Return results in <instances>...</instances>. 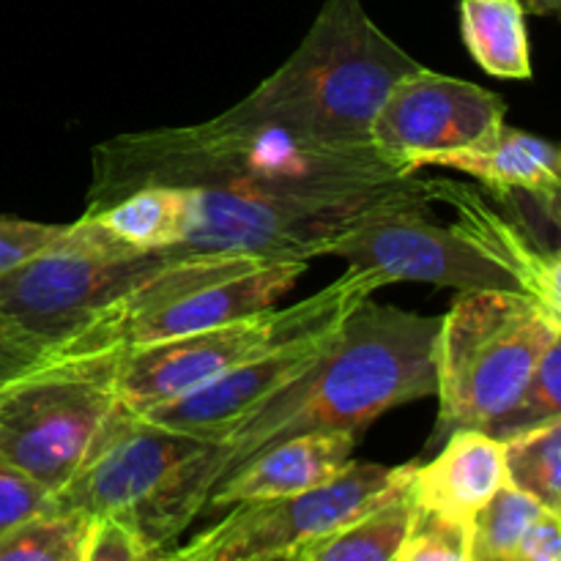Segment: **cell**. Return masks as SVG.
<instances>
[{"label": "cell", "mask_w": 561, "mask_h": 561, "mask_svg": "<svg viewBox=\"0 0 561 561\" xmlns=\"http://www.w3.org/2000/svg\"><path fill=\"white\" fill-rule=\"evenodd\" d=\"M140 186L195 192V230L179 247L263 261H312L362 217L425 190L373 146H332L233 107L195 126L129 131L93 148L85 211Z\"/></svg>", "instance_id": "obj_1"}, {"label": "cell", "mask_w": 561, "mask_h": 561, "mask_svg": "<svg viewBox=\"0 0 561 561\" xmlns=\"http://www.w3.org/2000/svg\"><path fill=\"white\" fill-rule=\"evenodd\" d=\"M438 323L442 318L362 301L316 365L181 466L162 496L129 526L142 548L164 551L208 507L214 488L272 444L323 431L359 436L387 411L436 392Z\"/></svg>", "instance_id": "obj_2"}, {"label": "cell", "mask_w": 561, "mask_h": 561, "mask_svg": "<svg viewBox=\"0 0 561 561\" xmlns=\"http://www.w3.org/2000/svg\"><path fill=\"white\" fill-rule=\"evenodd\" d=\"M416 66L359 0H323L296 53L233 110L318 142L373 146L378 107Z\"/></svg>", "instance_id": "obj_3"}, {"label": "cell", "mask_w": 561, "mask_h": 561, "mask_svg": "<svg viewBox=\"0 0 561 561\" xmlns=\"http://www.w3.org/2000/svg\"><path fill=\"white\" fill-rule=\"evenodd\" d=\"M561 340V318L513 290H469L438 323V422L431 444L485 431L518 400L531 370Z\"/></svg>", "instance_id": "obj_4"}, {"label": "cell", "mask_w": 561, "mask_h": 561, "mask_svg": "<svg viewBox=\"0 0 561 561\" xmlns=\"http://www.w3.org/2000/svg\"><path fill=\"white\" fill-rule=\"evenodd\" d=\"M383 285L387 283L376 272L348 268L316 296L290 307H268L222 327L118 354L113 359V389L118 405L140 416L206 387L222 373L274 345L337 329Z\"/></svg>", "instance_id": "obj_5"}, {"label": "cell", "mask_w": 561, "mask_h": 561, "mask_svg": "<svg viewBox=\"0 0 561 561\" xmlns=\"http://www.w3.org/2000/svg\"><path fill=\"white\" fill-rule=\"evenodd\" d=\"M168 261L170 252L129 250L80 217L53 244L0 274V321L47 356Z\"/></svg>", "instance_id": "obj_6"}, {"label": "cell", "mask_w": 561, "mask_h": 561, "mask_svg": "<svg viewBox=\"0 0 561 561\" xmlns=\"http://www.w3.org/2000/svg\"><path fill=\"white\" fill-rule=\"evenodd\" d=\"M113 359L42 362L0 387V458L58 493L118 405Z\"/></svg>", "instance_id": "obj_7"}, {"label": "cell", "mask_w": 561, "mask_h": 561, "mask_svg": "<svg viewBox=\"0 0 561 561\" xmlns=\"http://www.w3.org/2000/svg\"><path fill=\"white\" fill-rule=\"evenodd\" d=\"M414 466L351 460L334 480L268 502L233 504V513L190 542L206 561H279L409 493Z\"/></svg>", "instance_id": "obj_8"}, {"label": "cell", "mask_w": 561, "mask_h": 561, "mask_svg": "<svg viewBox=\"0 0 561 561\" xmlns=\"http://www.w3.org/2000/svg\"><path fill=\"white\" fill-rule=\"evenodd\" d=\"M431 179L425 190L373 208L327 247L348 268L376 272L383 283H427L438 288L513 290L520 285L458 225H438L431 214Z\"/></svg>", "instance_id": "obj_9"}, {"label": "cell", "mask_w": 561, "mask_h": 561, "mask_svg": "<svg viewBox=\"0 0 561 561\" xmlns=\"http://www.w3.org/2000/svg\"><path fill=\"white\" fill-rule=\"evenodd\" d=\"M208 444L115 405L80 469L53 493L55 513L118 518L131 526Z\"/></svg>", "instance_id": "obj_10"}, {"label": "cell", "mask_w": 561, "mask_h": 561, "mask_svg": "<svg viewBox=\"0 0 561 561\" xmlns=\"http://www.w3.org/2000/svg\"><path fill=\"white\" fill-rule=\"evenodd\" d=\"M507 104L469 80L416 66L400 77L378 107L370 142L403 173L425 170L433 157L477 148L499 135Z\"/></svg>", "instance_id": "obj_11"}, {"label": "cell", "mask_w": 561, "mask_h": 561, "mask_svg": "<svg viewBox=\"0 0 561 561\" xmlns=\"http://www.w3.org/2000/svg\"><path fill=\"white\" fill-rule=\"evenodd\" d=\"M305 272V261H274L239 274V277L219 279V283L175 296V299L159 301V305L146 307L121 321L91 323L75 337L60 343L58 348L49 351L44 362L107 359V356L126 354L140 345L186 337V334L203 332V329L255 316V312L274 307V301L283 299L285 294H290V288L299 283Z\"/></svg>", "instance_id": "obj_12"}, {"label": "cell", "mask_w": 561, "mask_h": 561, "mask_svg": "<svg viewBox=\"0 0 561 561\" xmlns=\"http://www.w3.org/2000/svg\"><path fill=\"white\" fill-rule=\"evenodd\" d=\"M337 329L274 345V348L236 365L233 370L222 373L206 387L195 389L179 400H170V403L146 411L140 416L159 427L186 433V436L206 438L214 444L222 442L257 405L266 403L279 389L288 387L294 378H299L307 367L316 365Z\"/></svg>", "instance_id": "obj_13"}, {"label": "cell", "mask_w": 561, "mask_h": 561, "mask_svg": "<svg viewBox=\"0 0 561 561\" xmlns=\"http://www.w3.org/2000/svg\"><path fill=\"white\" fill-rule=\"evenodd\" d=\"M431 201L453 206L455 225L518 279L520 294L561 318V263L553 247H542L518 217L499 211L477 186L431 179Z\"/></svg>", "instance_id": "obj_14"}, {"label": "cell", "mask_w": 561, "mask_h": 561, "mask_svg": "<svg viewBox=\"0 0 561 561\" xmlns=\"http://www.w3.org/2000/svg\"><path fill=\"white\" fill-rule=\"evenodd\" d=\"M356 442L359 436L351 431H323L272 444L219 482L208 499V507L268 502L312 491L334 480L354 460Z\"/></svg>", "instance_id": "obj_15"}, {"label": "cell", "mask_w": 561, "mask_h": 561, "mask_svg": "<svg viewBox=\"0 0 561 561\" xmlns=\"http://www.w3.org/2000/svg\"><path fill=\"white\" fill-rule=\"evenodd\" d=\"M425 168L458 170L485 184L493 195L529 197L542 217L559 225V192H561V157L553 142L513 129L504 124L496 137L466 151L433 157Z\"/></svg>", "instance_id": "obj_16"}, {"label": "cell", "mask_w": 561, "mask_h": 561, "mask_svg": "<svg viewBox=\"0 0 561 561\" xmlns=\"http://www.w3.org/2000/svg\"><path fill=\"white\" fill-rule=\"evenodd\" d=\"M442 444L431 463L414 466L411 502L442 518L471 524L507 482L504 444L485 431H458Z\"/></svg>", "instance_id": "obj_17"}, {"label": "cell", "mask_w": 561, "mask_h": 561, "mask_svg": "<svg viewBox=\"0 0 561 561\" xmlns=\"http://www.w3.org/2000/svg\"><path fill=\"white\" fill-rule=\"evenodd\" d=\"M82 217L129 250L173 252L195 230V192L181 186H140Z\"/></svg>", "instance_id": "obj_18"}, {"label": "cell", "mask_w": 561, "mask_h": 561, "mask_svg": "<svg viewBox=\"0 0 561 561\" xmlns=\"http://www.w3.org/2000/svg\"><path fill=\"white\" fill-rule=\"evenodd\" d=\"M460 36L471 58L491 77H531L526 11L518 0H460Z\"/></svg>", "instance_id": "obj_19"}, {"label": "cell", "mask_w": 561, "mask_h": 561, "mask_svg": "<svg viewBox=\"0 0 561 561\" xmlns=\"http://www.w3.org/2000/svg\"><path fill=\"white\" fill-rule=\"evenodd\" d=\"M411 493L373 510L365 518L321 537L296 553L299 561H394L414 518Z\"/></svg>", "instance_id": "obj_20"}, {"label": "cell", "mask_w": 561, "mask_h": 561, "mask_svg": "<svg viewBox=\"0 0 561 561\" xmlns=\"http://www.w3.org/2000/svg\"><path fill=\"white\" fill-rule=\"evenodd\" d=\"M504 444L507 485L540 502L548 513H561V416L529 427Z\"/></svg>", "instance_id": "obj_21"}, {"label": "cell", "mask_w": 561, "mask_h": 561, "mask_svg": "<svg viewBox=\"0 0 561 561\" xmlns=\"http://www.w3.org/2000/svg\"><path fill=\"white\" fill-rule=\"evenodd\" d=\"M546 513L540 502L526 496L518 488L504 482L491 502L471 520L474 531V557L480 559H513L520 537Z\"/></svg>", "instance_id": "obj_22"}, {"label": "cell", "mask_w": 561, "mask_h": 561, "mask_svg": "<svg viewBox=\"0 0 561 561\" xmlns=\"http://www.w3.org/2000/svg\"><path fill=\"white\" fill-rule=\"evenodd\" d=\"M561 416V340L551 343L531 370L529 381L520 389L518 400L485 427L499 442L518 436L529 427L546 425Z\"/></svg>", "instance_id": "obj_23"}, {"label": "cell", "mask_w": 561, "mask_h": 561, "mask_svg": "<svg viewBox=\"0 0 561 561\" xmlns=\"http://www.w3.org/2000/svg\"><path fill=\"white\" fill-rule=\"evenodd\" d=\"M88 518L49 513L0 537V561H80Z\"/></svg>", "instance_id": "obj_24"}, {"label": "cell", "mask_w": 561, "mask_h": 561, "mask_svg": "<svg viewBox=\"0 0 561 561\" xmlns=\"http://www.w3.org/2000/svg\"><path fill=\"white\" fill-rule=\"evenodd\" d=\"M394 561H474V531L416 507Z\"/></svg>", "instance_id": "obj_25"}, {"label": "cell", "mask_w": 561, "mask_h": 561, "mask_svg": "<svg viewBox=\"0 0 561 561\" xmlns=\"http://www.w3.org/2000/svg\"><path fill=\"white\" fill-rule=\"evenodd\" d=\"M49 513H55L53 493L0 458V537Z\"/></svg>", "instance_id": "obj_26"}, {"label": "cell", "mask_w": 561, "mask_h": 561, "mask_svg": "<svg viewBox=\"0 0 561 561\" xmlns=\"http://www.w3.org/2000/svg\"><path fill=\"white\" fill-rule=\"evenodd\" d=\"M148 551L118 518H88L80 561H142Z\"/></svg>", "instance_id": "obj_27"}, {"label": "cell", "mask_w": 561, "mask_h": 561, "mask_svg": "<svg viewBox=\"0 0 561 561\" xmlns=\"http://www.w3.org/2000/svg\"><path fill=\"white\" fill-rule=\"evenodd\" d=\"M66 225L31 222V219L0 217V274L20 266L31 255L42 252L44 247L53 244Z\"/></svg>", "instance_id": "obj_28"}, {"label": "cell", "mask_w": 561, "mask_h": 561, "mask_svg": "<svg viewBox=\"0 0 561 561\" xmlns=\"http://www.w3.org/2000/svg\"><path fill=\"white\" fill-rule=\"evenodd\" d=\"M510 561H561V526L557 513H542L520 537Z\"/></svg>", "instance_id": "obj_29"}, {"label": "cell", "mask_w": 561, "mask_h": 561, "mask_svg": "<svg viewBox=\"0 0 561 561\" xmlns=\"http://www.w3.org/2000/svg\"><path fill=\"white\" fill-rule=\"evenodd\" d=\"M42 351L33 348L14 329L0 321V387L31 373L33 367L42 365Z\"/></svg>", "instance_id": "obj_30"}, {"label": "cell", "mask_w": 561, "mask_h": 561, "mask_svg": "<svg viewBox=\"0 0 561 561\" xmlns=\"http://www.w3.org/2000/svg\"><path fill=\"white\" fill-rule=\"evenodd\" d=\"M524 5L526 14H537V16H553L561 11V0H518Z\"/></svg>", "instance_id": "obj_31"}, {"label": "cell", "mask_w": 561, "mask_h": 561, "mask_svg": "<svg viewBox=\"0 0 561 561\" xmlns=\"http://www.w3.org/2000/svg\"><path fill=\"white\" fill-rule=\"evenodd\" d=\"M142 561H206V559H203L201 553L192 551L190 546H184V548H179V551H173V553L153 551V553H148V557Z\"/></svg>", "instance_id": "obj_32"}, {"label": "cell", "mask_w": 561, "mask_h": 561, "mask_svg": "<svg viewBox=\"0 0 561 561\" xmlns=\"http://www.w3.org/2000/svg\"><path fill=\"white\" fill-rule=\"evenodd\" d=\"M477 561H510V559H480V557H474Z\"/></svg>", "instance_id": "obj_33"}, {"label": "cell", "mask_w": 561, "mask_h": 561, "mask_svg": "<svg viewBox=\"0 0 561 561\" xmlns=\"http://www.w3.org/2000/svg\"><path fill=\"white\" fill-rule=\"evenodd\" d=\"M279 561H296V557H290V559H279Z\"/></svg>", "instance_id": "obj_34"}, {"label": "cell", "mask_w": 561, "mask_h": 561, "mask_svg": "<svg viewBox=\"0 0 561 561\" xmlns=\"http://www.w3.org/2000/svg\"><path fill=\"white\" fill-rule=\"evenodd\" d=\"M296 561H299V559H296Z\"/></svg>", "instance_id": "obj_35"}, {"label": "cell", "mask_w": 561, "mask_h": 561, "mask_svg": "<svg viewBox=\"0 0 561 561\" xmlns=\"http://www.w3.org/2000/svg\"><path fill=\"white\" fill-rule=\"evenodd\" d=\"M474 561H477V559H474Z\"/></svg>", "instance_id": "obj_36"}]
</instances>
